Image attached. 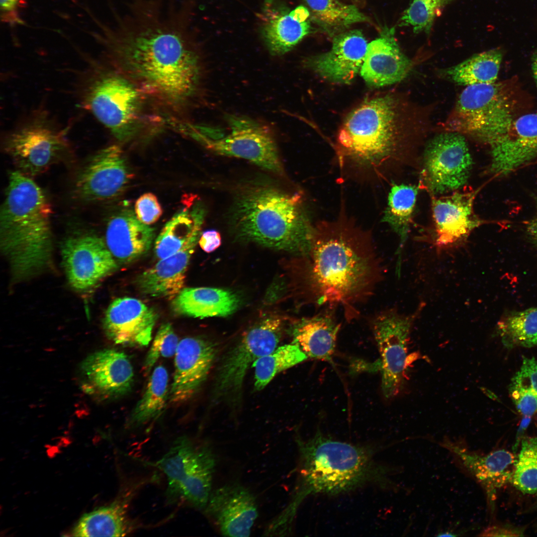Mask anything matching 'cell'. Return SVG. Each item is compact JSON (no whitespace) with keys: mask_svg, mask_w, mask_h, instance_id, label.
Masks as SVG:
<instances>
[{"mask_svg":"<svg viewBox=\"0 0 537 537\" xmlns=\"http://www.w3.org/2000/svg\"><path fill=\"white\" fill-rule=\"evenodd\" d=\"M305 259L304 280L309 302L341 306L347 315L373 293L382 268L369 234L343 214L314 227Z\"/></svg>","mask_w":537,"mask_h":537,"instance_id":"obj_2","label":"cell"},{"mask_svg":"<svg viewBox=\"0 0 537 537\" xmlns=\"http://www.w3.org/2000/svg\"><path fill=\"white\" fill-rule=\"evenodd\" d=\"M496 332L508 350L537 347V306L507 312L498 322Z\"/></svg>","mask_w":537,"mask_h":537,"instance_id":"obj_35","label":"cell"},{"mask_svg":"<svg viewBox=\"0 0 537 537\" xmlns=\"http://www.w3.org/2000/svg\"><path fill=\"white\" fill-rule=\"evenodd\" d=\"M476 191L454 192L432 201L435 244L441 248L453 246L464 240L484 222L475 214Z\"/></svg>","mask_w":537,"mask_h":537,"instance_id":"obj_24","label":"cell"},{"mask_svg":"<svg viewBox=\"0 0 537 537\" xmlns=\"http://www.w3.org/2000/svg\"><path fill=\"white\" fill-rule=\"evenodd\" d=\"M340 327L330 312L320 313L302 319L293 326L292 343L298 346L308 357L330 361Z\"/></svg>","mask_w":537,"mask_h":537,"instance_id":"obj_31","label":"cell"},{"mask_svg":"<svg viewBox=\"0 0 537 537\" xmlns=\"http://www.w3.org/2000/svg\"><path fill=\"white\" fill-rule=\"evenodd\" d=\"M240 300L231 291L211 287L183 288L173 299L174 312L183 316L204 318L226 316L238 307Z\"/></svg>","mask_w":537,"mask_h":537,"instance_id":"obj_30","label":"cell"},{"mask_svg":"<svg viewBox=\"0 0 537 537\" xmlns=\"http://www.w3.org/2000/svg\"><path fill=\"white\" fill-rule=\"evenodd\" d=\"M199 238L141 273L136 281L140 292L152 297L173 299L183 288L187 268Z\"/></svg>","mask_w":537,"mask_h":537,"instance_id":"obj_28","label":"cell"},{"mask_svg":"<svg viewBox=\"0 0 537 537\" xmlns=\"http://www.w3.org/2000/svg\"><path fill=\"white\" fill-rule=\"evenodd\" d=\"M191 0H129L101 39L122 73L173 108L187 105L201 78L192 36Z\"/></svg>","mask_w":537,"mask_h":537,"instance_id":"obj_1","label":"cell"},{"mask_svg":"<svg viewBox=\"0 0 537 537\" xmlns=\"http://www.w3.org/2000/svg\"><path fill=\"white\" fill-rule=\"evenodd\" d=\"M198 243L200 248L204 252H212L221 245L220 235L215 230H206L200 235Z\"/></svg>","mask_w":537,"mask_h":537,"instance_id":"obj_47","label":"cell"},{"mask_svg":"<svg viewBox=\"0 0 537 537\" xmlns=\"http://www.w3.org/2000/svg\"><path fill=\"white\" fill-rule=\"evenodd\" d=\"M204 513L222 535L249 537L258 517L256 497L238 483H229L211 491Z\"/></svg>","mask_w":537,"mask_h":537,"instance_id":"obj_18","label":"cell"},{"mask_svg":"<svg viewBox=\"0 0 537 537\" xmlns=\"http://www.w3.org/2000/svg\"><path fill=\"white\" fill-rule=\"evenodd\" d=\"M367 45L360 30L348 29L333 37L330 51L307 59L304 64L327 80L350 84L360 72Z\"/></svg>","mask_w":537,"mask_h":537,"instance_id":"obj_23","label":"cell"},{"mask_svg":"<svg viewBox=\"0 0 537 537\" xmlns=\"http://www.w3.org/2000/svg\"><path fill=\"white\" fill-rule=\"evenodd\" d=\"M134 212L140 221L150 225L158 221L162 215L163 210L156 196L151 192H147L136 201Z\"/></svg>","mask_w":537,"mask_h":537,"instance_id":"obj_43","label":"cell"},{"mask_svg":"<svg viewBox=\"0 0 537 537\" xmlns=\"http://www.w3.org/2000/svg\"><path fill=\"white\" fill-rule=\"evenodd\" d=\"M490 170L508 175L537 162V113L514 119L507 130L490 145Z\"/></svg>","mask_w":537,"mask_h":537,"instance_id":"obj_20","label":"cell"},{"mask_svg":"<svg viewBox=\"0 0 537 537\" xmlns=\"http://www.w3.org/2000/svg\"><path fill=\"white\" fill-rule=\"evenodd\" d=\"M182 207L164 225L155 242L156 257L164 259L180 251L191 240L200 236L205 216L203 204L195 195H186Z\"/></svg>","mask_w":537,"mask_h":537,"instance_id":"obj_29","label":"cell"},{"mask_svg":"<svg viewBox=\"0 0 537 537\" xmlns=\"http://www.w3.org/2000/svg\"><path fill=\"white\" fill-rule=\"evenodd\" d=\"M179 342L171 324L169 323L162 324L144 360L143 365L144 373H150L159 358H170L175 355Z\"/></svg>","mask_w":537,"mask_h":537,"instance_id":"obj_41","label":"cell"},{"mask_svg":"<svg viewBox=\"0 0 537 537\" xmlns=\"http://www.w3.org/2000/svg\"><path fill=\"white\" fill-rule=\"evenodd\" d=\"M217 353L215 344L206 339L189 337L179 342L169 391L170 401L182 403L197 392L206 379Z\"/></svg>","mask_w":537,"mask_h":537,"instance_id":"obj_21","label":"cell"},{"mask_svg":"<svg viewBox=\"0 0 537 537\" xmlns=\"http://www.w3.org/2000/svg\"><path fill=\"white\" fill-rule=\"evenodd\" d=\"M257 17L263 40L273 55L289 52L312 31L310 12L302 5L290 9L279 0H264Z\"/></svg>","mask_w":537,"mask_h":537,"instance_id":"obj_19","label":"cell"},{"mask_svg":"<svg viewBox=\"0 0 537 537\" xmlns=\"http://www.w3.org/2000/svg\"><path fill=\"white\" fill-rule=\"evenodd\" d=\"M158 319L156 312L142 301L133 297L114 299L107 308L103 327L107 337L115 344L130 347L148 346Z\"/></svg>","mask_w":537,"mask_h":537,"instance_id":"obj_22","label":"cell"},{"mask_svg":"<svg viewBox=\"0 0 537 537\" xmlns=\"http://www.w3.org/2000/svg\"><path fill=\"white\" fill-rule=\"evenodd\" d=\"M234 195L229 223L239 237L301 257L309 253L314 227L301 193L255 179L241 183Z\"/></svg>","mask_w":537,"mask_h":537,"instance_id":"obj_3","label":"cell"},{"mask_svg":"<svg viewBox=\"0 0 537 537\" xmlns=\"http://www.w3.org/2000/svg\"><path fill=\"white\" fill-rule=\"evenodd\" d=\"M453 0H413L403 13L400 26H410L414 33L429 34L434 20Z\"/></svg>","mask_w":537,"mask_h":537,"instance_id":"obj_40","label":"cell"},{"mask_svg":"<svg viewBox=\"0 0 537 537\" xmlns=\"http://www.w3.org/2000/svg\"><path fill=\"white\" fill-rule=\"evenodd\" d=\"M301 485L297 501L308 495H336L368 485H389L388 470L375 459L370 448L326 437L319 431L297 440Z\"/></svg>","mask_w":537,"mask_h":537,"instance_id":"obj_6","label":"cell"},{"mask_svg":"<svg viewBox=\"0 0 537 537\" xmlns=\"http://www.w3.org/2000/svg\"><path fill=\"white\" fill-rule=\"evenodd\" d=\"M307 358L306 354L294 343L277 347L253 364L252 366L255 370V389L262 390L276 374Z\"/></svg>","mask_w":537,"mask_h":537,"instance_id":"obj_38","label":"cell"},{"mask_svg":"<svg viewBox=\"0 0 537 537\" xmlns=\"http://www.w3.org/2000/svg\"><path fill=\"white\" fill-rule=\"evenodd\" d=\"M511 482L524 494L537 493V435L524 437L520 443Z\"/></svg>","mask_w":537,"mask_h":537,"instance_id":"obj_39","label":"cell"},{"mask_svg":"<svg viewBox=\"0 0 537 537\" xmlns=\"http://www.w3.org/2000/svg\"><path fill=\"white\" fill-rule=\"evenodd\" d=\"M503 52L499 48L474 54L454 66L441 71V75L464 86L492 84L496 82Z\"/></svg>","mask_w":537,"mask_h":537,"instance_id":"obj_33","label":"cell"},{"mask_svg":"<svg viewBox=\"0 0 537 537\" xmlns=\"http://www.w3.org/2000/svg\"><path fill=\"white\" fill-rule=\"evenodd\" d=\"M510 396L517 410L523 417L532 418L537 414V392L521 383L511 381Z\"/></svg>","mask_w":537,"mask_h":537,"instance_id":"obj_42","label":"cell"},{"mask_svg":"<svg viewBox=\"0 0 537 537\" xmlns=\"http://www.w3.org/2000/svg\"><path fill=\"white\" fill-rule=\"evenodd\" d=\"M88 80L83 104L119 141L129 142L147 127L144 96L122 73L97 70Z\"/></svg>","mask_w":537,"mask_h":537,"instance_id":"obj_7","label":"cell"},{"mask_svg":"<svg viewBox=\"0 0 537 537\" xmlns=\"http://www.w3.org/2000/svg\"><path fill=\"white\" fill-rule=\"evenodd\" d=\"M154 237V229L140 221L134 211L126 207L108 218L105 241L116 260L129 263L147 253Z\"/></svg>","mask_w":537,"mask_h":537,"instance_id":"obj_27","label":"cell"},{"mask_svg":"<svg viewBox=\"0 0 537 537\" xmlns=\"http://www.w3.org/2000/svg\"><path fill=\"white\" fill-rule=\"evenodd\" d=\"M52 213L47 196L32 178L10 173L0 210V246L15 281L52 267Z\"/></svg>","mask_w":537,"mask_h":537,"instance_id":"obj_4","label":"cell"},{"mask_svg":"<svg viewBox=\"0 0 537 537\" xmlns=\"http://www.w3.org/2000/svg\"><path fill=\"white\" fill-rule=\"evenodd\" d=\"M216 465L209 446L181 437L178 439L156 463L168 480L167 496L177 502L203 509L211 492Z\"/></svg>","mask_w":537,"mask_h":537,"instance_id":"obj_9","label":"cell"},{"mask_svg":"<svg viewBox=\"0 0 537 537\" xmlns=\"http://www.w3.org/2000/svg\"><path fill=\"white\" fill-rule=\"evenodd\" d=\"M532 68L533 77L537 87V48L533 55Z\"/></svg>","mask_w":537,"mask_h":537,"instance_id":"obj_49","label":"cell"},{"mask_svg":"<svg viewBox=\"0 0 537 537\" xmlns=\"http://www.w3.org/2000/svg\"><path fill=\"white\" fill-rule=\"evenodd\" d=\"M511 381L529 386L537 392V359L533 357H523L521 367Z\"/></svg>","mask_w":537,"mask_h":537,"instance_id":"obj_44","label":"cell"},{"mask_svg":"<svg viewBox=\"0 0 537 537\" xmlns=\"http://www.w3.org/2000/svg\"><path fill=\"white\" fill-rule=\"evenodd\" d=\"M525 528L510 524L490 526L479 536L482 537H522L525 536Z\"/></svg>","mask_w":537,"mask_h":537,"instance_id":"obj_45","label":"cell"},{"mask_svg":"<svg viewBox=\"0 0 537 537\" xmlns=\"http://www.w3.org/2000/svg\"><path fill=\"white\" fill-rule=\"evenodd\" d=\"M282 329L279 318L269 317L255 324L224 356L217 371L215 400L235 404L241 399L247 371L260 358L277 347Z\"/></svg>","mask_w":537,"mask_h":537,"instance_id":"obj_12","label":"cell"},{"mask_svg":"<svg viewBox=\"0 0 537 537\" xmlns=\"http://www.w3.org/2000/svg\"><path fill=\"white\" fill-rule=\"evenodd\" d=\"M354 2L355 5L362 6L365 4V0H351Z\"/></svg>","mask_w":537,"mask_h":537,"instance_id":"obj_50","label":"cell"},{"mask_svg":"<svg viewBox=\"0 0 537 537\" xmlns=\"http://www.w3.org/2000/svg\"><path fill=\"white\" fill-rule=\"evenodd\" d=\"M407 111L406 103L389 94L366 100L350 112L337 139L342 170L378 179L411 127Z\"/></svg>","mask_w":537,"mask_h":537,"instance_id":"obj_5","label":"cell"},{"mask_svg":"<svg viewBox=\"0 0 537 537\" xmlns=\"http://www.w3.org/2000/svg\"><path fill=\"white\" fill-rule=\"evenodd\" d=\"M130 494L124 493L110 505L84 514L73 529L72 536L122 537L132 532L137 525L127 513Z\"/></svg>","mask_w":537,"mask_h":537,"instance_id":"obj_32","label":"cell"},{"mask_svg":"<svg viewBox=\"0 0 537 537\" xmlns=\"http://www.w3.org/2000/svg\"><path fill=\"white\" fill-rule=\"evenodd\" d=\"M423 306L410 315L394 309L386 310L372 322L381 356L382 391L387 399L394 397L402 390L408 379L409 368L420 358L418 353L409 354V348L414 323Z\"/></svg>","mask_w":537,"mask_h":537,"instance_id":"obj_13","label":"cell"},{"mask_svg":"<svg viewBox=\"0 0 537 537\" xmlns=\"http://www.w3.org/2000/svg\"><path fill=\"white\" fill-rule=\"evenodd\" d=\"M525 230L530 242L537 250V196L535 198L534 215L526 222Z\"/></svg>","mask_w":537,"mask_h":537,"instance_id":"obj_48","label":"cell"},{"mask_svg":"<svg viewBox=\"0 0 537 537\" xmlns=\"http://www.w3.org/2000/svg\"><path fill=\"white\" fill-rule=\"evenodd\" d=\"M231 132L218 138L203 126L181 122L178 131L220 155L246 159L259 167L282 175L284 172L277 146L270 130L250 118L230 116Z\"/></svg>","mask_w":537,"mask_h":537,"instance_id":"obj_10","label":"cell"},{"mask_svg":"<svg viewBox=\"0 0 537 537\" xmlns=\"http://www.w3.org/2000/svg\"><path fill=\"white\" fill-rule=\"evenodd\" d=\"M473 161L464 135L441 133L427 144L423 156V180L433 194L459 189L467 182Z\"/></svg>","mask_w":537,"mask_h":537,"instance_id":"obj_14","label":"cell"},{"mask_svg":"<svg viewBox=\"0 0 537 537\" xmlns=\"http://www.w3.org/2000/svg\"><path fill=\"white\" fill-rule=\"evenodd\" d=\"M81 387L100 400L120 398L131 390L133 366L127 356L114 349H104L89 355L80 365Z\"/></svg>","mask_w":537,"mask_h":537,"instance_id":"obj_17","label":"cell"},{"mask_svg":"<svg viewBox=\"0 0 537 537\" xmlns=\"http://www.w3.org/2000/svg\"><path fill=\"white\" fill-rule=\"evenodd\" d=\"M168 382L166 368L162 365L156 367L144 394L131 412L128 426H141L155 420L161 415L169 398Z\"/></svg>","mask_w":537,"mask_h":537,"instance_id":"obj_36","label":"cell"},{"mask_svg":"<svg viewBox=\"0 0 537 537\" xmlns=\"http://www.w3.org/2000/svg\"><path fill=\"white\" fill-rule=\"evenodd\" d=\"M445 446L459 459L466 469L484 489L491 510L494 511L498 490L512 481L516 454L505 449H498L483 455L446 441Z\"/></svg>","mask_w":537,"mask_h":537,"instance_id":"obj_26","label":"cell"},{"mask_svg":"<svg viewBox=\"0 0 537 537\" xmlns=\"http://www.w3.org/2000/svg\"><path fill=\"white\" fill-rule=\"evenodd\" d=\"M304 0L311 21L332 37L354 24L370 22L355 4H346L339 0Z\"/></svg>","mask_w":537,"mask_h":537,"instance_id":"obj_34","label":"cell"},{"mask_svg":"<svg viewBox=\"0 0 537 537\" xmlns=\"http://www.w3.org/2000/svg\"><path fill=\"white\" fill-rule=\"evenodd\" d=\"M395 28L385 26L379 36L368 44L360 73L369 86L379 88L403 80L413 62L401 51Z\"/></svg>","mask_w":537,"mask_h":537,"instance_id":"obj_25","label":"cell"},{"mask_svg":"<svg viewBox=\"0 0 537 537\" xmlns=\"http://www.w3.org/2000/svg\"><path fill=\"white\" fill-rule=\"evenodd\" d=\"M61 254L68 281L80 292L93 288L117 268L105 240L91 232L78 231L67 237Z\"/></svg>","mask_w":537,"mask_h":537,"instance_id":"obj_15","label":"cell"},{"mask_svg":"<svg viewBox=\"0 0 537 537\" xmlns=\"http://www.w3.org/2000/svg\"><path fill=\"white\" fill-rule=\"evenodd\" d=\"M418 192L417 186L394 184L388 194L382 220L398 235L401 246L410 231Z\"/></svg>","mask_w":537,"mask_h":537,"instance_id":"obj_37","label":"cell"},{"mask_svg":"<svg viewBox=\"0 0 537 537\" xmlns=\"http://www.w3.org/2000/svg\"><path fill=\"white\" fill-rule=\"evenodd\" d=\"M66 131L58 128L45 114H38L5 137L4 151L16 171L32 178L69 155L71 147Z\"/></svg>","mask_w":537,"mask_h":537,"instance_id":"obj_11","label":"cell"},{"mask_svg":"<svg viewBox=\"0 0 537 537\" xmlns=\"http://www.w3.org/2000/svg\"><path fill=\"white\" fill-rule=\"evenodd\" d=\"M1 20L10 24H22L18 9L21 0H0Z\"/></svg>","mask_w":537,"mask_h":537,"instance_id":"obj_46","label":"cell"},{"mask_svg":"<svg viewBox=\"0 0 537 537\" xmlns=\"http://www.w3.org/2000/svg\"><path fill=\"white\" fill-rule=\"evenodd\" d=\"M132 177L122 148L111 145L89 159L76 178L74 193L87 202L110 200L123 193Z\"/></svg>","mask_w":537,"mask_h":537,"instance_id":"obj_16","label":"cell"},{"mask_svg":"<svg viewBox=\"0 0 537 537\" xmlns=\"http://www.w3.org/2000/svg\"><path fill=\"white\" fill-rule=\"evenodd\" d=\"M515 104L513 91L507 83L467 86L458 97L444 127L446 131L490 145L514 119Z\"/></svg>","mask_w":537,"mask_h":537,"instance_id":"obj_8","label":"cell"}]
</instances>
